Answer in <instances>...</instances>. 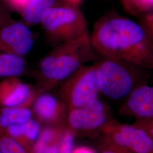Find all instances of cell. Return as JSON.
<instances>
[{
    "label": "cell",
    "instance_id": "obj_6",
    "mask_svg": "<svg viewBox=\"0 0 153 153\" xmlns=\"http://www.w3.org/2000/svg\"><path fill=\"white\" fill-rule=\"evenodd\" d=\"M105 129L109 146L124 153H153V137L141 127L115 122Z\"/></svg>",
    "mask_w": 153,
    "mask_h": 153
},
{
    "label": "cell",
    "instance_id": "obj_23",
    "mask_svg": "<svg viewBox=\"0 0 153 153\" xmlns=\"http://www.w3.org/2000/svg\"><path fill=\"white\" fill-rule=\"evenodd\" d=\"M53 137V131L50 129H47L44 130L41 134L39 140L47 143V142H49L52 140Z\"/></svg>",
    "mask_w": 153,
    "mask_h": 153
},
{
    "label": "cell",
    "instance_id": "obj_7",
    "mask_svg": "<svg viewBox=\"0 0 153 153\" xmlns=\"http://www.w3.org/2000/svg\"><path fill=\"white\" fill-rule=\"evenodd\" d=\"M33 45V32L24 22L13 19L0 30V52L24 57Z\"/></svg>",
    "mask_w": 153,
    "mask_h": 153
},
{
    "label": "cell",
    "instance_id": "obj_19",
    "mask_svg": "<svg viewBox=\"0 0 153 153\" xmlns=\"http://www.w3.org/2000/svg\"><path fill=\"white\" fill-rule=\"evenodd\" d=\"M39 130L40 126L38 123L35 121L30 120L26 122L25 135L30 140H35L38 136Z\"/></svg>",
    "mask_w": 153,
    "mask_h": 153
},
{
    "label": "cell",
    "instance_id": "obj_12",
    "mask_svg": "<svg viewBox=\"0 0 153 153\" xmlns=\"http://www.w3.org/2000/svg\"><path fill=\"white\" fill-rule=\"evenodd\" d=\"M63 3L62 0H30L19 14L28 26L40 23L44 13Z\"/></svg>",
    "mask_w": 153,
    "mask_h": 153
},
{
    "label": "cell",
    "instance_id": "obj_2",
    "mask_svg": "<svg viewBox=\"0 0 153 153\" xmlns=\"http://www.w3.org/2000/svg\"><path fill=\"white\" fill-rule=\"evenodd\" d=\"M99 56L93 49L88 31L76 38L56 45L39 61L35 76L48 87L64 81L81 66L96 61Z\"/></svg>",
    "mask_w": 153,
    "mask_h": 153
},
{
    "label": "cell",
    "instance_id": "obj_16",
    "mask_svg": "<svg viewBox=\"0 0 153 153\" xmlns=\"http://www.w3.org/2000/svg\"><path fill=\"white\" fill-rule=\"evenodd\" d=\"M0 151L2 153H26L19 142L6 134L0 137Z\"/></svg>",
    "mask_w": 153,
    "mask_h": 153
},
{
    "label": "cell",
    "instance_id": "obj_26",
    "mask_svg": "<svg viewBox=\"0 0 153 153\" xmlns=\"http://www.w3.org/2000/svg\"><path fill=\"white\" fill-rule=\"evenodd\" d=\"M62 1L64 3L66 4L79 6V5L82 4L83 0H62Z\"/></svg>",
    "mask_w": 153,
    "mask_h": 153
},
{
    "label": "cell",
    "instance_id": "obj_11",
    "mask_svg": "<svg viewBox=\"0 0 153 153\" xmlns=\"http://www.w3.org/2000/svg\"><path fill=\"white\" fill-rule=\"evenodd\" d=\"M29 71L24 57L0 52V78L19 77L27 74Z\"/></svg>",
    "mask_w": 153,
    "mask_h": 153
},
{
    "label": "cell",
    "instance_id": "obj_8",
    "mask_svg": "<svg viewBox=\"0 0 153 153\" xmlns=\"http://www.w3.org/2000/svg\"><path fill=\"white\" fill-rule=\"evenodd\" d=\"M120 111L137 120L153 118V71L125 99Z\"/></svg>",
    "mask_w": 153,
    "mask_h": 153
},
{
    "label": "cell",
    "instance_id": "obj_21",
    "mask_svg": "<svg viewBox=\"0 0 153 153\" xmlns=\"http://www.w3.org/2000/svg\"><path fill=\"white\" fill-rule=\"evenodd\" d=\"M13 19L11 11L0 2V30Z\"/></svg>",
    "mask_w": 153,
    "mask_h": 153
},
{
    "label": "cell",
    "instance_id": "obj_14",
    "mask_svg": "<svg viewBox=\"0 0 153 153\" xmlns=\"http://www.w3.org/2000/svg\"><path fill=\"white\" fill-rule=\"evenodd\" d=\"M61 109L57 99L49 94H43L37 97L34 103V110L39 117L44 120L53 118Z\"/></svg>",
    "mask_w": 153,
    "mask_h": 153
},
{
    "label": "cell",
    "instance_id": "obj_22",
    "mask_svg": "<svg viewBox=\"0 0 153 153\" xmlns=\"http://www.w3.org/2000/svg\"><path fill=\"white\" fill-rule=\"evenodd\" d=\"M134 124L145 129L153 137V118L137 120V122Z\"/></svg>",
    "mask_w": 153,
    "mask_h": 153
},
{
    "label": "cell",
    "instance_id": "obj_3",
    "mask_svg": "<svg viewBox=\"0 0 153 153\" xmlns=\"http://www.w3.org/2000/svg\"><path fill=\"white\" fill-rule=\"evenodd\" d=\"M97 68L100 93L109 98L126 99L153 71L123 61L99 57Z\"/></svg>",
    "mask_w": 153,
    "mask_h": 153
},
{
    "label": "cell",
    "instance_id": "obj_29",
    "mask_svg": "<svg viewBox=\"0 0 153 153\" xmlns=\"http://www.w3.org/2000/svg\"><path fill=\"white\" fill-rule=\"evenodd\" d=\"M0 153H1V151H0Z\"/></svg>",
    "mask_w": 153,
    "mask_h": 153
},
{
    "label": "cell",
    "instance_id": "obj_13",
    "mask_svg": "<svg viewBox=\"0 0 153 153\" xmlns=\"http://www.w3.org/2000/svg\"><path fill=\"white\" fill-rule=\"evenodd\" d=\"M31 112L25 106L0 108V130L30 120Z\"/></svg>",
    "mask_w": 153,
    "mask_h": 153
},
{
    "label": "cell",
    "instance_id": "obj_4",
    "mask_svg": "<svg viewBox=\"0 0 153 153\" xmlns=\"http://www.w3.org/2000/svg\"><path fill=\"white\" fill-rule=\"evenodd\" d=\"M40 23L47 39L57 45L88 31L87 19L79 6L64 2L48 9Z\"/></svg>",
    "mask_w": 153,
    "mask_h": 153
},
{
    "label": "cell",
    "instance_id": "obj_28",
    "mask_svg": "<svg viewBox=\"0 0 153 153\" xmlns=\"http://www.w3.org/2000/svg\"><path fill=\"white\" fill-rule=\"evenodd\" d=\"M100 153H124L116 149L115 148L108 146V148L103 150Z\"/></svg>",
    "mask_w": 153,
    "mask_h": 153
},
{
    "label": "cell",
    "instance_id": "obj_9",
    "mask_svg": "<svg viewBox=\"0 0 153 153\" xmlns=\"http://www.w3.org/2000/svg\"><path fill=\"white\" fill-rule=\"evenodd\" d=\"M109 111L107 105L98 98L79 108H73L69 117L71 126L74 129L94 130L104 126Z\"/></svg>",
    "mask_w": 153,
    "mask_h": 153
},
{
    "label": "cell",
    "instance_id": "obj_5",
    "mask_svg": "<svg viewBox=\"0 0 153 153\" xmlns=\"http://www.w3.org/2000/svg\"><path fill=\"white\" fill-rule=\"evenodd\" d=\"M65 80L64 94L73 108L86 105L100 93L95 64L81 66Z\"/></svg>",
    "mask_w": 153,
    "mask_h": 153
},
{
    "label": "cell",
    "instance_id": "obj_25",
    "mask_svg": "<svg viewBox=\"0 0 153 153\" xmlns=\"http://www.w3.org/2000/svg\"><path fill=\"white\" fill-rule=\"evenodd\" d=\"M72 153H96L93 149L88 147H81L77 148Z\"/></svg>",
    "mask_w": 153,
    "mask_h": 153
},
{
    "label": "cell",
    "instance_id": "obj_24",
    "mask_svg": "<svg viewBox=\"0 0 153 153\" xmlns=\"http://www.w3.org/2000/svg\"><path fill=\"white\" fill-rule=\"evenodd\" d=\"M47 148L46 143L39 140L34 146V153H45Z\"/></svg>",
    "mask_w": 153,
    "mask_h": 153
},
{
    "label": "cell",
    "instance_id": "obj_18",
    "mask_svg": "<svg viewBox=\"0 0 153 153\" xmlns=\"http://www.w3.org/2000/svg\"><path fill=\"white\" fill-rule=\"evenodd\" d=\"M138 22L145 28L153 42V11L140 16Z\"/></svg>",
    "mask_w": 153,
    "mask_h": 153
},
{
    "label": "cell",
    "instance_id": "obj_1",
    "mask_svg": "<svg viewBox=\"0 0 153 153\" xmlns=\"http://www.w3.org/2000/svg\"><path fill=\"white\" fill-rule=\"evenodd\" d=\"M99 57L123 61L153 71V42L140 22L112 11L95 22L90 33Z\"/></svg>",
    "mask_w": 153,
    "mask_h": 153
},
{
    "label": "cell",
    "instance_id": "obj_27",
    "mask_svg": "<svg viewBox=\"0 0 153 153\" xmlns=\"http://www.w3.org/2000/svg\"><path fill=\"white\" fill-rule=\"evenodd\" d=\"M45 153H59V148L56 145H52L47 148Z\"/></svg>",
    "mask_w": 153,
    "mask_h": 153
},
{
    "label": "cell",
    "instance_id": "obj_10",
    "mask_svg": "<svg viewBox=\"0 0 153 153\" xmlns=\"http://www.w3.org/2000/svg\"><path fill=\"white\" fill-rule=\"evenodd\" d=\"M33 98L31 87L19 77L6 78L0 81V107H25Z\"/></svg>",
    "mask_w": 153,
    "mask_h": 153
},
{
    "label": "cell",
    "instance_id": "obj_20",
    "mask_svg": "<svg viewBox=\"0 0 153 153\" xmlns=\"http://www.w3.org/2000/svg\"><path fill=\"white\" fill-rule=\"evenodd\" d=\"M74 143V137L71 133H68L64 136L61 143L59 153H72Z\"/></svg>",
    "mask_w": 153,
    "mask_h": 153
},
{
    "label": "cell",
    "instance_id": "obj_17",
    "mask_svg": "<svg viewBox=\"0 0 153 153\" xmlns=\"http://www.w3.org/2000/svg\"><path fill=\"white\" fill-rule=\"evenodd\" d=\"M30 0H1V3L10 11L21 14Z\"/></svg>",
    "mask_w": 153,
    "mask_h": 153
},
{
    "label": "cell",
    "instance_id": "obj_15",
    "mask_svg": "<svg viewBox=\"0 0 153 153\" xmlns=\"http://www.w3.org/2000/svg\"><path fill=\"white\" fill-rule=\"evenodd\" d=\"M126 12L141 16L153 11V0H120Z\"/></svg>",
    "mask_w": 153,
    "mask_h": 153
}]
</instances>
